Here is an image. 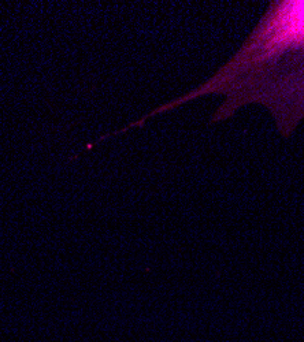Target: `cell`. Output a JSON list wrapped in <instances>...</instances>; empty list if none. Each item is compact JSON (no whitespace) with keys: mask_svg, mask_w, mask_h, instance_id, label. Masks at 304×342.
<instances>
[{"mask_svg":"<svg viewBox=\"0 0 304 342\" xmlns=\"http://www.w3.org/2000/svg\"><path fill=\"white\" fill-rule=\"evenodd\" d=\"M211 95L225 98L211 123L229 119L246 106L260 104L284 138L296 132L304 119V0L270 2L240 48L207 81L103 138L142 127L149 118Z\"/></svg>","mask_w":304,"mask_h":342,"instance_id":"6da1fadb","label":"cell"}]
</instances>
